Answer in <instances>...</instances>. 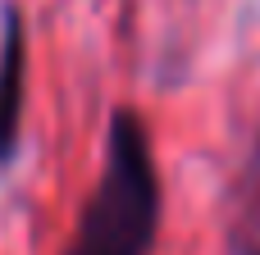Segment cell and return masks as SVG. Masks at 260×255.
<instances>
[{"instance_id": "obj_3", "label": "cell", "mask_w": 260, "mask_h": 255, "mask_svg": "<svg viewBox=\"0 0 260 255\" xmlns=\"http://www.w3.org/2000/svg\"><path fill=\"white\" fill-rule=\"evenodd\" d=\"M233 255H260V151L247 173V196H242V219L233 233Z\"/></svg>"}, {"instance_id": "obj_1", "label": "cell", "mask_w": 260, "mask_h": 255, "mask_svg": "<svg viewBox=\"0 0 260 255\" xmlns=\"http://www.w3.org/2000/svg\"><path fill=\"white\" fill-rule=\"evenodd\" d=\"M160 228V173L146 123L133 110L110 119L105 173L82 210L69 255H151Z\"/></svg>"}, {"instance_id": "obj_2", "label": "cell", "mask_w": 260, "mask_h": 255, "mask_svg": "<svg viewBox=\"0 0 260 255\" xmlns=\"http://www.w3.org/2000/svg\"><path fill=\"white\" fill-rule=\"evenodd\" d=\"M23 100H27V37L14 5H5L0 18V164L18 151L23 128Z\"/></svg>"}]
</instances>
